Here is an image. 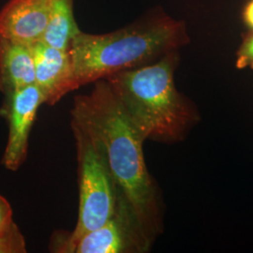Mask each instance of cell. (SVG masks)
I'll use <instances>...</instances> for the list:
<instances>
[{
    "mask_svg": "<svg viewBox=\"0 0 253 253\" xmlns=\"http://www.w3.org/2000/svg\"><path fill=\"white\" fill-rule=\"evenodd\" d=\"M71 115L97 140L119 190L153 237L159 230V211L156 190L145 165V139L108 81L94 82L89 94L75 96Z\"/></svg>",
    "mask_w": 253,
    "mask_h": 253,
    "instance_id": "1",
    "label": "cell"
},
{
    "mask_svg": "<svg viewBox=\"0 0 253 253\" xmlns=\"http://www.w3.org/2000/svg\"><path fill=\"white\" fill-rule=\"evenodd\" d=\"M184 25L160 17L105 34L80 31L69 48L78 85L153 63L186 42Z\"/></svg>",
    "mask_w": 253,
    "mask_h": 253,
    "instance_id": "2",
    "label": "cell"
},
{
    "mask_svg": "<svg viewBox=\"0 0 253 253\" xmlns=\"http://www.w3.org/2000/svg\"><path fill=\"white\" fill-rule=\"evenodd\" d=\"M175 51L153 63L105 78L145 140L177 141L192 120V113L176 90Z\"/></svg>",
    "mask_w": 253,
    "mask_h": 253,
    "instance_id": "3",
    "label": "cell"
},
{
    "mask_svg": "<svg viewBox=\"0 0 253 253\" xmlns=\"http://www.w3.org/2000/svg\"><path fill=\"white\" fill-rule=\"evenodd\" d=\"M71 126L77 150L79 213L72 233L54 235L51 243L54 253H62L82 236L102 226L113 215L117 203L118 185L99 143L73 118Z\"/></svg>",
    "mask_w": 253,
    "mask_h": 253,
    "instance_id": "4",
    "label": "cell"
},
{
    "mask_svg": "<svg viewBox=\"0 0 253 253\" xmlns=\"http://www.w3.org/2000/svg\"><path fill=\"white\" fill-rule=\"evenodd\" d=\"M151 238L118 187L116 208L108 220L65 248L62 253H144Z\"/></svg>",
    "mask_w": 253,
    "mask_h": 253,
    "instance_id": "5",
    "label": "cell"
},
{
    "mask_svg": "<svg viewBox=\"0 0 253 253\" xmlns=\"http://www.w3.org/2000/svg\"><path fill=\"white\" fill-rule=\"evenodd\" d=\"M4 96L1 114L8 121L9 136L2 164L9 171H17L27 160L29 133L44 99L35 84Z\"/></svg>",
    "mask_w": 253,
    "mask_h": 253,
    "instance_id": "6",
    "label": "cell"
},
{
    "mask_svg": "<svg viewBox=\"0 0 253 253\" xmlns=\"http://www.w3.org/2000/svg\"><path fill=\"white\" fill-rule=\"evenodd\" d=\"M35 65V84L53 106L68 93L80 88L75 79L69 51L55 49L39 41L31 45Z\"/></svg>",
    "mask_w": 253,
    "mask_h": 253,
    "instance_id": "7",
    "label": "cell"
},
{
    "mask_svg": "<svg viewBox=\"0 0 253 253\" xmlns=\"http://www.w3.org/2000/svg\"><path fill=\"white\" fill-rule=\"evenodd\" d=\"M55 0H9L0 10V36L32 45L41 41Z\"/></svg>",
    "mask_w": 253,
    "mask_h": 253,
    "instance_id": "8",
    "label": "cell"
},
{
    "mask_svg": "<svg viewBox=\"0 0 253 253\" xmlns=\"http://www.w3.org/2000/svg\"><path fill=\"white\" fill-rule=\"evenodd\" d=\"M35 84L31 45L0 36V92L4 95Z\"/></svg>",
    "mask_w": 253,
    "mask_h": 253,
    "instance_id": "9",
    "label": "cell"
},
{
    "mask_svg": "<svg viewBox=\"0 0 253 253\" xmlns=\"http://www.w3.org/2000/svg\"><path fill=\"white\" fill-rule=\"evenodd\" d=\"M80 31L74 18L73 0H55L41 42L69 51L73 38Z\"/></svg>",
    "mask_w": 253,
    "mask_h": 253,
    "instance_id": "10",
    "label": "cell"
},
{
    "mask_svg": "<svg viewBox=\"0 0 253 253\" xmlns=\"http://www.w3.org/2000/svg\"><path fill=\"white\" fill-rule=\"evenodd\" d=\"M26 253V239L15 223L0 234V253Z\"/></svg>",
    "mask_w": 253,
    "mask_h": 253,
    "instance_id": "11",
    "label": "cell"
},
{
    "mask_svg": "<svg viewBox=\"0 0 253 253\" xmlns=\"http://www.w3.org/2000/svg\"><path fill=\"white\" fill-rule=\"evenodd\" d=\"M13 223L11 207L6 198L0 194V234L7 231Z\"/></svg>",
    "mask_w": 253,
    "mask_h": 253,
    "instance_id": "12",
    "label": "cell"
},
{
    "mask_svg": "<svg viewBox=\"0 0 253 253\" xmlns=\"http://www.w3.org/2000/svg\"><path fill=\"white\" fill-rule=\"evenodd\" d=\"M236 65L239 69L253 67V36L247 40L240 49Z\"/></svg>",
    "mask_w": 253,
    "mask_h": 253,
    "instance_id": "13",
    "label": "cell"
},
{
    "mask_svg": "<svg viewBox=\"0 0 253 253\" xmlns=\"http://www.w3.org/2000/svg\"><path fill=\"white\" fill-rule=\"evenodd\" d=\"M246 23L253 29V0H252L246 7L244 12Z\"/></svg>",
    "mask_w": 253,
    "mask_h": 253,
    "instance_id": "14",
    "label": "cell"
}]
</instances>
